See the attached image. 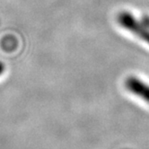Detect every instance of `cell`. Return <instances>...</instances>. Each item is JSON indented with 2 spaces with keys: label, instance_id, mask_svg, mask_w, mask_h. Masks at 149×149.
Listing matches in <instances>:
<instances>
[{
  "label": "cell",
  "instance_id": "cell-3",
  "mask_svg": "<svg viewBox=\"0 0 149 149\" xmlns=\"http://www.w3.org/2000/svg\"><path fill=\"white\" fill-rule=\"evenodd\" d=\"M140 20H141L142 22L146 25L147 28H149V15H143V16L140 18Z\"/></svg>",
  "mask_w": 149,
  "mask_h": 149
},
{
  "label": "cell",
  "instance_id": "cell-4",
  "mask_svg": "<svg viewBox=\"0 0 149 149\" xmlns=\"http://www.w3.org/2000/svg\"><path fill=\"white\" fill-rule=\"evenodd\" d=\"M6 70V67H5V65L4 64L0 61V76H1V74L4 73V71Z\"/></svg>",
  "mask_w": 149,
  "mask_h": 149
},
{
  "label": "cell",
  "instance_id": "cell-1",
  "mask_svg": "<svg viewBox=\"0 0 149 149\" xmlns=\"http://www.w3.org/2000/svg\"><path fill=\"white\" fill-rule=\"evenodd\" d=\"M116 20L122 29L149 45V28L146 27L140 19H137L130 12L121 11L117 15Z\"/></svg>",
  "mask_w": 149,
  "mask_h": 149
},
{
  "label": "cell",
  "instance_id": "cell-2",
  "mask_svg": "<svg viewBox=\"0 0 149 149\" xmlns=\"http://www.w3.org/2000/svg\"><path fill=\"white\" fill-rule=\"evenodd\" d=\"M126 89L136 96L149 103V84L136 77H129L125 80Z\"/></svg>",
  "mask_w": 149,
  "mask_h": 149
}]
</instances>
